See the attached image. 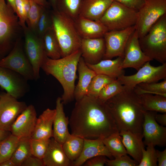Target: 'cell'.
<instances>
[{"mask_svg": "<svg viewBox=\"0 0 166 166\" xmlns=\"http://www.w3.org/2000/svg\"><path fill=\"white\" fill-rule=\"evenodd\" d=\"M69 124L71 134L83 138L103 139L119 132L106 103L88 95L76 101Z\"/></svg>", "mask_w": 166, "mask_h": 166, "instance_id": "6da1fadb", "label": "cell"}, {"mask_svg": "<svg viewBox=\"0 0 166 166\" xmlns=\"http://www.w3.org/2000/svg\"><path fill=\"white\" fill-rule=\"evenodd\" d=\"M105 103L119 132L128 131L143 137L142 126L145 110L139 96L133 89L125 88Z\"/></svg>", "mask_w": 166, "mask_h": 166, "instance_id": "7a4b0ae2", "label": "cell"}, {"mask_svg": "<svg viewBox=\"0 0 166 166\" xmlns=\"http://www.w3.org/2000/svg\"><path fill=\"white\" fill-rule=\"evenodd\" d=\"M81 57L80 49L58 59H53L46 56L41 66L46 74L54 77L62 85L63 93L61 98L63 104L68 103L74 99L76 72Z\"/></svg>", "mask_w": 166, "mask_h": 166, "instance_id": "3957f363", "label": "cell"}, {"mask_svg": "<svg viewBox=\"0 0 166 166\" xmlns=\"http://www.w3.org/2000/svg\"><path fill=\"white\" fill-rule=\"evenodd\" d=\"M52 26L60 47L61 57L80 49L81 38L74 21L57 10L51 11Z\"/></svg>", "mask_w": 166, "mask_h": 166, "instance_id": "277c9868", "label": "cell"}, {"mask_svg": "<svg viewBox=\"0 0 166 166\" xmlns=\"http://www.w3.org/2000/svg\"><path fill=\"white\" fill-rule=\"evenodd\" d=\"M144 54L153 60L163 64L166 62V14L161 17L148 33L139 38Z\"/></svg>", "mask_w": 166, "mask_h": 166, "instance_id": "5b68a950", "label": "cell"}, {"mask_svg": "<svg viewBox=\"0 0 166 166\" xmlns=\"http://www.w3.org/2000/svg\"><path fill=\"white\" fill-rule=\"evenodd\" d=\"M137 18V10L113 1L99 21L109 31L135 26Z\"/></svg>", "mask_w": 166, "mask_h": 166, "instance_id": "8992f818", "label": "cell"}, {"mask_svg": "<svg viewBox=\"0 0 166 166\" xmlns=\"http://www.w3.org/2000/svg\"><path fill=\"white\" fill-rule=\"evenodd\" d=\"M166 14V0H144L137 11L135 25L139 38L145 35L161 17Z\"/></svg>", "mask_w": 166, "mask_h": 166, "instance_id": "52a82bcc", "label": "cell"}, {"mask_svg": "<svg viewBox=\"0 0 166 166\" xmlns=\"http://www.w3.org/2000/svg\"><path fill=\"white\" fill-rule=\"evenodd\" d=\"M150 61L145 63L135 74L123 75L117 80L127 89H133L139 84L158 82L166 78V62L158 66L152 65Z\"/></svg>", "mask_w": 166, "mask_h": 166, "instance_id": "ba28073f", "label": "cell"}, {"mask_svg": "<svg viewBox=\"0 0 166 166\" xmlns=\"http://www.w3.org/2000/svg\"><path fill=\"white\" fill-rule=\"evenodd\" d=\"M23 29L25 34V54L32 66L34 80H37L40 77V69L46 56L41 39L27 26Z\"/></svg>", "mask_w": 166, "mask_h": 166, "instance_id": "9c48e42d", "label": "cell"}, {"mask_svg": "<svg viewBox=\"0 0 166 166\" xmlns=\"http://www.w3.org/2000/svg\"><path fill=\"white\" fill-rule=\"evenodd\" d=\"M0 67L19 73L27 81L34 80L32 66L18 42L10 53L0 60Z\"/></svg>", "mask_w": 166, "mask_h": 166, "instance_id": "30bf717a", "label": "cell"}, {"mask_svg": "<svg viewBox=\"0 0 166 166\" xmlns=\"http://www.w3.org/2000/svg\"><path fill=\"white\" fill-rule=\"evenodd\" d=\"M136 29L134 26L124 29L111 30L104 34L105 51L103 59H112L115 57H124L127 42Z\"/></svg>", "mask_w": 166, "mask_h": 166, "instance_id": "8fae6325", "label": "cell"}, {"mask_svg": "<svg viewBox=\"0 0 166 166\" xmlns=\"http://www.w3.org/2000/svg\"><path fill=\"white\" fill-rule=\"evenodd\" d=\"M26 103L19 101L7 93H0V127L10 131L18 116L27 107Z\"/></svg>", "mask_w": 166, "mask_h": 166, "instance_id": "7c38bea8", "label": "cell"}, {"mask_svg": "<svg viewBox=\"0 0 166 166\" xmlns=\"http://www.w3.org/2000/svg\"><path fill=\"white\" fill-rule=\"evenodd\" d=\"M19 25L18 17L5 0H0V49L6 46Z\"/></svg>", "mask_w": 166, "mask_h": 166, "instance_id": "4fadbf2b", "label": "cell"}, {"mask_svg": "<svg viewBox=\"0 0 166 166\" xmlns=\"http://www.w3.org/2000/svg\"><path fill=\"white\" fill-rule=\"evenodd\" d=\"M155 111H145L142 126L144 145L165 146L166 145V127L156 121Z\"/></svg>", "mask_w": 166, "mask_h": 166, "instance_id": "5bb4252c", "label": "cell"}, {"mask_svg": "<svg viewBox=\"0 0 166 166\" xmlns=\"http://www.w3.org/2000/svg\"><path fill=\"white\" fill-rule=\"evenodd\" d=\"M27 81L19 73L0 67V86L16 99L22 97L28 91Z\"/></svg>", "mask_w": 166, "mask_h": 166, "instance_id": "9a60e30c", "label": "cell"}, {"mask_svg": "<svg viewBox=\"0 0 166 166\" xmlns=\"http://www.w3.org/2000/svg\"><path fill=\"white\" fill-rule=\"evenodd\" d=\"M139 38L135 29L129 39L124 49L122 65L123 69L131 68L137 71L145 63L152 61L141 50Z\"/></svg>", "mask_w": 166, "mask_h": 166, "instance_id": "2e32d148", "label": "cell"}, {"mask_svg": "<svg viewBox=\"0 0 166 166\" xmlns=\"http://www.w3.org/2000/svg\"><path fill=\"white\" fill-rule=\"evenodd\" d=\"M37 119L34 107L30 105L18 116L11 127L10 132L19 138H31Z\"/></svg>", "mask_w": 166, "mask_h": 166, "instance_id": "e0dca14e", "label": "cell"}, {"mask_svg": "<svg viewBox=\"0 0 166 166\" xmlns=\"http://www.w3.org/2000/svg\"><path fill=\"white\" fill-rule=\"evenodd\" d=\"M105 49L103 37L81 39L80 49L81 57L86 63L95 64L102 60Z\"/></svg>", "mask_w": 166, "mask_h": 166, "instance_id": "ac0fdd59", "label": "cell"}, {"mask_svg": "<svg viewBox=\"0 0 166 166\" xmlns=\"http://www.w3.org/2000/svg\"><path fill=\"white\" fill-rule=\"evenodd\" d=\"M84 145L79 156L71 163V165L81 166L89 159L98 156H104L112 159L113 156L104 144L102 139L84 138Z\"/></svg>", "mask_w": 166, "mask_h": 166, "instance_id": "d6986e66", "label": "cell"}, {"mask_svg": "<svg viewBox=\"0 0 166 166\" xmlns=\"http://www.w3.org/2000/svg\"><path fill=\"white\" fill-rule=\"evenodd\" d=\"M74 22L81 38L103 37L108 31L106 28L99 21H94L79 16Z\"/></svg>", "mask_w": 166, "mask_h": 166, "instance_id": "ffe728a7", "label": "cell"}, {"mask_svg": "<svg viewBox=\"0 0 166 166\" xmlns=\"http://www.w3.org/2000/svg\"><path fill=\"white\" fill-rule=\"evenodd\" d=\"M56 114L53 125V136L54 139L62 144L70 134L68 129L69 120L65 116L63 104L61 98L58 97L56 101Z\"/></svg>", "mask_w": 166, "mask_h": 166, "instance_id": "44dd1931", "label": "cell"}, {"mask_svg": "<svg viewBox=\"0 0 166 166\" xmlns=\"http://www.w3.org/2000/svg\"><path fill=\"white\" fill-rule=\"evenodd\" d=\"M55 109L47 108L37 118L32 139H49L53 136V125L56 114Z\"/></svg>", "mask_w": 166, "mask_h": 166, "instance_id": "7402d4cb", "label": "cell"}, {"mask_svg": "<svg viewBox=\"0 0 166 166\" xmlns=\"http://www.w3.org/2000/svg\"><path fill=\"white\" fill-rule=\"evenodd\" d=\"M44 166H69L71 161L66 156L62 145L53 137L49 139L46 153L42 159Z\"/></svg>", "mask_w": 166, "mask_h": 166, "instance_id": "603a6c76", "label": "cell"}, {"mask_svg": "<svg viewBox=\"0 0 166 166\" xmlns=\"http://www.w3.org/2000/svg\"><path fill=\"white\" fill-rule=\"evenodd\" d=\"M77 70L79 74L78 81L74 91V98L76 101L87 95L91 80L97 74L87 65L81 57L78 62Z\"/></svg>", "mask_w": 166, "mask_h": 166, "instance_id": "cb8c5ba5", "label": "cell"}, {"mask_svg": "<svg viewBox=\"0 0 166 166\" xmlns=\"http://www.w3.org/2000/svg\"><path fill=\"white\" fill-rule=\"evenodd\" d=\"M123 58L117 57L113 60L103 59L93 65L86 63L96 74H103L117 79L124 75V70L122 67Z\"/></svg>", "mask_w": 166, "mask_h": 166, "instance_id": "d4e9b609", "label": "cell"}, {"mask_svg": "<svg viewBox=\"0 0 166 166\" xmlns=\"http://www.w3.org/2000/svg\"><path fill=\"white\" fill-rule=\"evenodd\" d=\"M113 0H84L79 16L99 21L111 5Z\"/></svg>", "mask_w": 166, "mask_h": 166, "instance_id": "484cf974", "label": "cell"}, {"mask_svg": "<svg viewBox=\"0 0 166 166\" xmlns=\"http://www.w3.org/2000/svg\"><path fill=\"white\" fill-rule=\"evenodd\" d=\"M119 133L127 154L139 164L142 157V149L144 148L143 137L127 131L122 130Z\"/></svg>", "mask_w": 166, "mask_h": 166, "instance_id": "4316f807", "label": "cell"}, {"mask_svg": "<svg viewBox=\"0 0 166 166\" xmlns=\"http://www.w3.org/2000/svg\"><path fill=\"white\" fill-rule=\"evenodd\" d=\"M41 38L47 57L53 59L61 57L60 47L53 27L47 30Z\"/></svg>", "mask_w": 166, "mask_h": 166, "instance_id": "83f0119b", "label": "cell"}, {"mask_svg": "<svg viewBox=\"0 0 166 166\" xmlns=\"http://www.w3.org/2000/svg\"><path fill=\"white\" fill-rule=\"evenodd\" d=\"M138 95L145 111L166 113V97L150 93Z\"/></svg>", "mask_w": 166, "mask_h": 166, "instance_id": "f1b7e54d", "label": "cell"}, {"mask_svg": "<svg viewBox=\"0 0 166 166\" xmlns=\"http://www.w3.org/2000/svg\"><path fill=\"white\" fill-rule=\"evenodd\" d=\"M84 138L70 134L62 144L66 156L72 162L75 160L80 155L83 147Z\"/></svg>", "mask_w": 166, "mask_h": 166, "instance_id": "f546056e", "label": "cell"}, {"mask_svg": "<svg viewBox=\"0 0 166 166\" xmlns=\"http://www.w3.org/2000/svg\"><path fill=\"white\" fill-rule=\"evenodd\" d=\"M84 1L57 0L56 10L66 15L74 21L79 16Z\"/></svg>", "mask_w": 166, "mask_h": 166, "instance_id": "4dcf8cb0", "label": "cell"}, {"mask_svg": "<svg viewBox=\"0 0 166 166\" xmlns=\"http://www.w3.org/2000/svg\"><path fill=\"white\" fill-rule=\"evenodd\" d=\"M102 141L114 158L127 154L119 132L111 134L103 139Z\"/></svg>", "mask_w": 166, "mask_h": 166, "instance_id": "1f68e13d", "label": "cell"}, {"mask_svg": "<svg viewBox=\"0 0 166 166\" xmlns=\"http://www.w3.org/2000/svg\"><path fill=\"white\" fill-rule=\"evenodd\" d=\"M18 144L11 158L15 166H21L27 158L32 155L31 150L30 138H19Z\"/></svg>", "mask_w": 166, "mask_h": 166, "instance_id": "d6a6232c", "label": "cell"}, {"mask_svg": "<svg viewBox=\"0 0 166 166\" xmlns=\"http://www.w3.org/2000/svg\"><path fill=\"white\" fill-rule=\"evenodd\" d=\"M133 90L138 95L150 93L166 97V78L160 82L140 83L135 87Z\"/></svg>", "mask_w": 166, "mask_h": 166, "instance_id": "836d02e7", "label": "cell"}, {"mask_svg": "<svg viewBox=\"0 0 166 166\" xmlns=\"http://www.w3.org/2000/svg\"><path fill=\"white\" fill-rule=\"evenodd\" d=\"M20 139L11 133L0 142V163L11 159Z\"/></svg>", "mask_w": 166, "mask_h": 166, "instance_id": "e575fe53", "label": "cell"}, {"mask_svg": "<svg viewBox=\"0 0 166 166\" xmlns=\"http://www.w3.org/2000/svg\"><path fill=\"white\" fill-rule=\"evenodd\" d=\"M115 79L104 75L97 74L91 80L87 95L97 97L102 89Z\"/></svg>", "mask_w": 166, "mask_h": 166, "instance_id": "d590c367", "label": "cell"}, {"mask_svg": "<svg viewBox=\"0 0 166 166\" xmlns=\"http://www.w3.org/2000/svg\"><path fill=\"white\" fill-rule=\"evenodd\" d=\"M124 89V86L116 79L105 86L101 90L97 98L102 102H105Z\"/></svg>", "mask_w": 166, "mask_h": 166, "instance_id": "8d00e7d4", "label": "cell"}, {"mask_svg": "<svg viewBox=\"0 0 166 166\" xmlns=\"http://www.w3.org/2000/svg\"><path fill=\"white\" fill-rule=\"evenodd\" d=\"M51 12L43 7L38 21L35 34L41 38L45 32L52 27Z\"/></svg>", "mask_w": 166, "mask_h": 166, "instance_id": "74e56055", "label": "cell"}, {"mask_svg": "<svg viewBox=\"0 0 166 166\" xmlns=\"http://www.w3.org/2000/svg\"><path fill=\"white\" fill-rule=\"evenodd\" d=\"M30 8L26 23L27 27L35 33L37 23L44 6L30 0Z\"/></svg>", "mask_w": 166, "mask_h": 166, "instance_id": "f35d334b", "label": "cell"}, {"mask_svg": "<svg viewBox=\"0 0 166 166\" xmlns=\"http://www.w3.org/2000/svg\"><path fill=\"white\" fill-rule=\"evenodd\" d=\"M156 150L152 145H147L146 150L142 149V157L137 166H157Z\"/></svg>", "mask_w": 166, "mask_h": 166, "instance_id": "ab89813d", "label": "cell"}, {"mask_svg": "<svg viewBox=\"0 0 166 166\" xmlns=\"http://www.w3.org/2000/svg\"><path fill=\"white\" fill-rule=\"evenodd\" d=\"M49 139H32L30 138V147L32 155L42 159L47 150Z\"/></svg>", "mask_w": 166, "mask_h": 166, "instance_id": "60d3db41", "label": "cell"}, {"mask_svg": "<svg viewBox=\"0 0 166 166\" xmlns=\"http://www.w3.org/2000/svg\"><path fill=\"white\" fill-rule=\"evenodd\" d=\"M105 164L108 166H137L138 163L126 154L114 159H108Z\"/></svg>", "mask_w": 166, "mask_h": 166, "instance_id": "b9f144b4", "label": "cell"}, {"mask_svg": "<svg viewBox=\"0 0 166 166\" xmlns=\"http://www.w3.org/2000/svg\"><path fill=\"white\" fill-rule=\"evenodd\" d=\"M15 6V13L18 17L19 25L23 29L26 26V17L22 0H16Z\"/></svg>", "mask_w": 166, "mask_h": 166, "instance_id": "7bdbcfd3", "label": "cell"}, {"mask_svg": "<svg viewBox=\"0 0 166 166\" xmlns=\"http://www.w3.org/2000/svg\"><path fill=\"white\" fill-rule=\"evenodd\" d=\"M104 156H98L91 158L83 164L85 166H104L108 159Z\"/></svg>", "mask_w": 166, "mask_h": 166, "instance_id": "ee69618b", "label": "cell"}, {"mask_svg": "<svg viewBox=\"0 0 166 166\" xmlns=\"http://www.w3.org/2000/svg\"><path fill=\"white\" fill-rule=\"evenodd\" d=\"M138 11L143 5L144 0H113Z\"/></svg>", "mask_w": 166, "mask_h": 166, "instance_id": "f6af8a7d", "label": "cell"}, {"mask_svg": "<svg viewBox=\"0 0 166 166\" xmlns=\"http://www.w3.org/2000/svg\"><path fill=\"white\" fill-rule=\"evenodd\" d=\"M21 166H44L42 159L32 155L27 158Z\"/></svg>", "mask_w": 166, "mask_h": 166, "instance_id": "bcb514c9", "label": "cell"}, {"mask_svg": "<svg viewBox=\"0 0 166 166\" xmlns=\"http://www.w3.org/2000/svg\"><path fill=\"white\" fill-rule=\"evenodd\" d=\"M158 166H166V149L162 151L156 150Z\"/></svg>", "mask_w": 166, "mask_h": 166, "instance_id": "7dc6e473", "label": "cell"}, {"mask_svg": "<svg viewBox=\"0 0 166 166\" xmlns=\"http://www.w3.org/2000/svg\"><path fill=\"white\" fill-rule=\"evenodd\" d=\"M155 118L158 124L163 126H166V113L162 114L156 113L155 116Z\"/></svg>", "mask_w": 166, "mask_h": 166, "instance_id": "c3c4849f", "label": "cell"}, {"mask_svg": "<svg viewBox=\"0 0 166 166\" xmlns=\"http://www.w3.org/2000/svg\"><path fill=\"white\" fill-rule=\"evenodd\" d=\"M22 2L26 16V20L30 8V0H22Z\"/></svg>", "mask_w": 166, "mask_h": 166, "instance_id": "681fc988", "label": "cell"}, {"mask_svg": "<svg viewBox=\"0 0 166 166\" xmlns=\"http://www.w3.org/2000/svg\"><path fill=\"white\" fill-rule=\"evenodd\" d=\"M10 131L4 130L0 127V142L10 134Z\"/></svg>", "mask_w": 166, "mask_h": 166, "instance_id": "f907efd6", "label": "cell"}, {"mask_svg": "<svg viewBox=\"0 0 166 166\" xmlns=\"http://www.w3.org/2000/svg\"><path fill=\"white\" fill-rule=\"evenodd\" d=\"M38 4L47 8L49 6V3L47 2L46 0H31Z\"/></svg>", "mask_w": 166, "mask_h": 166, "instance_id": "816d5d0a", "label": "cell"}, {"mask_svg": "<svg viewBox=\"0 0 166 166\" xmlns=\"http://www.w3.org/2000/svg\"><path fill=\"white\" fill-rule=\"evenodd\" d=\"M0 166H15L10 159L6 160L0 164Z\"/></svg>", "mask_w": 166, "mask_h": 166, "instance_id": "f5cc1de1", "label": "cell"}, {"mask_svg": "<svg viewBox=\"0 0 166 166\" xmlns=\"http://www.w3.org/2000/svg\"><path fill=\"white\" fill-rule=\"evenodd\" d=\"M7 3L12 8L15 13V1L16 0H6Z\"/></svg>", "mask_w": 166, "mask_h": 166, "instance_id": "db71d44e", "label": "cell"}, {"mask_svg": "<svg viewBox=\"0 0 166 166\" xmlns=\"http://www.w3.org/2000/svg\"><path fill=\"white\" fill-rule=\"evenodd\" d=\"M57 0H49L50 4L52 5L53 10H55L56 9V5Z\"/></svg>", "mask_w": 166, "mask_h": 166, "instance_id": "11a10c76", "label": "cell"}, {"mask_svg": "<svg viewBox=\"0 0 166 166\" xmlns=\"http://www.w3.org/2000/svg\"></svg>", "mask_w": 166, "mask_h": 166, "instance_id": "9f6ffc18", "label": "cell"}]
</instances>
